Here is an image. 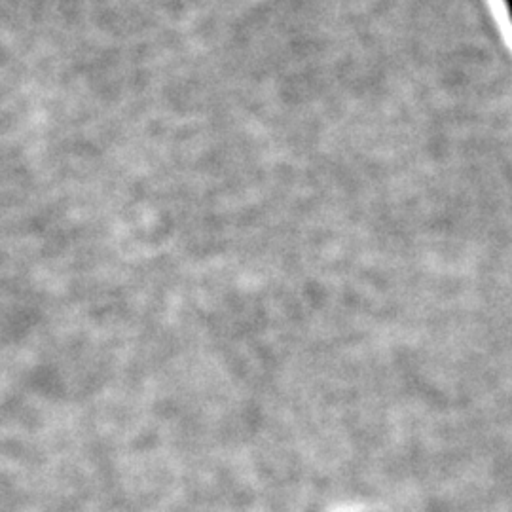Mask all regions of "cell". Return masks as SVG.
I'll use <instances>...</instances> for the list:
<instances>
[{
  "instance_id": "6da1fadb",
  "label": "cell",
  "mask_w": 512,
  "mask_h": 512,
  "mask_svg": "<svg viewBox=\"0 0 512 512\" xmlns=\"http://www.w3.org/2000/svg\"><path fill=\"white\" fill-rule=\"evenodd\" d=\"M507 2V6H509V16H511L512 19V0H505Z\"/></svg>"
}]
</instances>
